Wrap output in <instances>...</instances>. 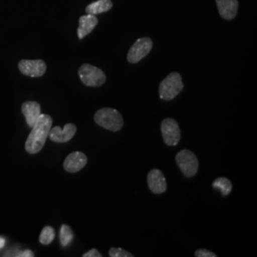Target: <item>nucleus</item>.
Listing matches in <instances>:
<instances>
[{
	"label": "nucleus",
	"instance_id": "aec40b11",
	"mask_svg": "<svg viewBox=\"0 0 257 257\" xmlns=\"http://www.w3.org/2000/svg\"><path fill=\"white\" fill-rule=\"evenodd\" d=\"M194 255L196 257H216L215 253L211 252V251L208 250V249H205V248L196 250Z\"/></svg>",
	"mask_w": 257,
	"mask_h": 257
},
{
	"label": "nucleus",
	"instance_id": "4468645a",
	"mask_svg": "<svg viewBox=\"0 0 257 257\" xmlns=\"http://www.w3.org/2000/svg\"><path fill=\"white\" fill-rule=\"evenodd\" d=\"M98 19L93 16L87 14L86 16H82L79 19V26L77 29V36L79 39H82L88 35H90L93 31V29L97 25Z\"/></svg>",
	"mask_w": 257,
	"mask_h": 257
},
{
	"label": "nucleus",
	"instance_id": "a211bd4d",
	"mask_svg": "<svg viewBox=\"0 0 257 257\" xmlns=\"http://www.w3.org/2000/svg\"><path fill=\"white\" fill-rule=\"evenodd\" d=\"M55 236V232L54 228L51 226H46L45 228H43V230L39 235V242L43 245H49L54 241Z\"/></svg>",
	"mask_w": 257,
	"mask_h": 257
},
{
	"label": "nucleus",
	"instance_id": "0eeeda50",
	"mask_svg": "<svg viewBox=\"0 0 257 257\" xmlns=\"http://www.w3.org/2000/svg\"><path fill=\"white\" fill-rule=\"evenodd\" d=\"M161 132L166 145L176 146L180 140V128L173 118H166L161 123Z\"/></svg>",
	"mask_w": 257,
	"mask_h": 257
},
{
	"label": "nucleus",
	"instance_id": "1a4fd4ad",
	"mask_svg": "<svg viewBox=\"0 0 257 257\" xmlns=\"http://www.w3.org/2000/svg\"><path fill=\"white\" fill-rule=\"evenodd\" d=\"M76 133V126L73 123L66 124L63 128L56 126L51 128L49 132V138L56 143H65L74 138Z\"/></svg>",
	"mask_w": 257,
	"mask_h": 257
},
{
	"label": "nucleus",
	"instance_id": "423d86ee",
	"mask_svg": "<svg viewBox=\"0 0 257 257\" xmlns=\"http://www.w3.org/2000/svg\"><path fill=\"white\" fill-rule=\"evenodd\" d=\"M153 41L149 37L138 38L135 44L128 50L127 59L130 63H138L151 52Z\"/></svg>",
	"mask_w": 257,
	"mask_h": 257
},
{
	"label": "nucleus",
	"instance_id": "6e6552de",
	"mask_svg": "<svg viewBox=\"0 0 257 257\" xmlns=\"http://www.w3.org/2000/svg\"><path fill=\"white\" fill-rule=\"evenodd\" d=\"M19 69L21 74L30 77H40L46 73V63L43 60H20Z\"/></svg>",
	"mask_w": 257,
	"mask_h": 257
},
{
	"label": "nucleus",
	"instance_id": "f257e3e1",
	"mask_svg": "<svg viewBox=\"0 0 257 257\" xmlns=\"http://www.w3.org/2000/svg\"><path fill=\"white\" fill-rule=\"evenodd\" d=\"M53 125V118L49 114H40L37 123L32 127V131L25 143V149L29 154L39 153L46 143L49 132Z\"/></svg>",
	"mask_w": 257,
	"mask_h": 257
},
{
	"label": "nucleus",
	"instance_id": "f3484780",
	"mask_svg": "<svg viewBox=\"0 0 257 257\" xmlns=\"http://www.w3.org/2000/svg\"><path fill=\"white\" fill-rule=\"evenodd\" d=\"M59 235H60V243L63 247L69 246L74 238V232L68 225L61 226Z\"/></svg>",
	"mask_w": 257,
	"mask_h": 257
},
{
	"label": "nucleus",
	"instance_id": "4be33fe9",
	"mask_svg": "<svg viewBox=\"0 0 257 257\" xmlns=\"http://www.w3.org/2000/svg\"><path fill=\"white\" fill-rule=\"evenodd\" d=\"M17 256L34 257L35 256V254H34V252H33L32 250H30V249H26V250H24L23 252H21V254H18Z\"/></svg>",
	"mask_w": 257,
	"mask_h": 257
},
{
	"label": "nucleus",
	"instance_id": "ddd939ff",
	"mask_svg": "<svg viewBox=\"0 0 257 257\" xmlns=\"http://www.w3.org/2000/svg\"><path fill=\"white\" fill-rule=\"evenodd\" d=\"M221 18L227 20L234 19L238 12V0H215Z\"/></svg>",
	"mask_w": 257,
	"mask_h": 257
},
{
	"label": "nucleus",
	"instance_id": "f03ea898",
	"mask_svg": "<svg viewBox=\"0 0 257 257\" xmlns=\"http://www.w3.org/2000/svg\"><path fill=\"white\" fill-rule=\"evenodd\" d=\"M96 124L111 132H117L123 127L124 121L118 110L111 108H103L94 114Z\"/></svg>",
	"mask_w": 257,
	"mask_h": 257
},
{
	"label": "nucleus",
	"instance_id": "7ed1b4c3",
	"mask_svg": "<svg viewBox=\"0 0 257 257\" xmlns=\"http://www.w3.org/2000/svg\"><path fill=\"white\" fill-rule=\"evenodd\" d=\"M182 77L178 73H172L166 77L159 86V97L162 100H173L183 90Z\"/></svg>",
	"mask_w": 257,
	"mask_h": 257
},
{
	"label": "nucleus",
	"instance_id": "f8f14e48",
	"mask_svg": "<svg viewBox=\"0 0 257 257\" xmlns=\"http://www.w3.org/2000/svg\"><path fill=\"white\" fill-rule=\"evenodd\" d=\"M22 112L26 118L28 126L32 128L41 114V108L37 102L26 101L22 104Z\"/></svg>",
	"mask_w": 257,
	"mask_h": 257
},
{
	"label": "nucleus",
	"instance_id": "5701e85b",
	"mask_svg": "<svg viewBox=\"0 0 257 257\" xmlns=\"http://www.w3.org/2000/svg\"><path fill=\"white\" fill-rule=\"evenodd\" d=\"M4 245H5V239L0 237V248H3Z\"/></svg>",
	"mask_w": 257,
	"mask_h": 257
},
{
	"label": "nucleus",
	"instance_id": "20e7f679",
	"mask_svg": "<svg viewBox=\"0 0 257 257\" xmlns=\"http://www.w3.org/2000/svg\"><path fill=\"white\" fill-rule=\"evenodd\" d=\"M78 75L83 84L88 87H100L106 82L104 72L92 65L83 64L78 70Z\"/></svg>",
	"mask_w": 257,
	"mask_h": 257
},
{
	"label": "nucleus",
	"instance_id": "39448f33",
	"mask_svg": "<svg viewBox=\"0 0 257 257\" xmlns=\"http://www.w3.org/2000/svg\"><path fill=\"white\" fill-rule=\"evenodd\" d=\"M176 163L187 177H192L198 171V160L195 155L189 150H182L175 157Z\"/></svg>",
	"mask_w": 257,
	"mask_h": 257
},
{
	"label": "nucleus",
	"instance_id": "dca6fc26",
	"mask_svg": "<svg viewBox=\"0 0 257 257\" xmlns=\"http://www.w3.org/2000/svg\"><path fill=\"white\" fill-rule=\"evenodd\" d=\"M212 187L215 189H219L223 195H228L232 189L230 180L226 177H219L215 179L212 183Z\"/></svg>",
	"mask_w": 257,
	"mask_h": 257
},
{
	"label": "nucleus",
	"instance_id": "2eb2a0df",
	"mask_svg": "<svg viewBox=\"0 0 257 257\" xmlns=\"http://www.w3.org/2000/svg\"><path fill=\"white\" fill-rule=\"evenodd\" d=\"M111 8H112L111 0H97L86 7V13L96 16L102 13L109 12Z\"/></svg>",
	"mask_w": 257,
	"mask_h": 257
},
{
	"label": "nucleus",
	"instance_id": "9b49d317",
	"mask_svg": "<svg viewBox=\"0 0 257 257\" xmlns=\"http://www.w3.org/2000/svg\"><path fill=\"white\" fill-rule=\"evenodd\" d=\"M148 184L152 193L159 194L165 193L167 190V182L165 176L161 171L154 169L148 175Z\"/></svg>",
	"mask_w": 257,
	"mask_h": 257
},
{
	"label": "nucleus",
	"instance_id": "412c9836",
	"mask_svg": "<svg viewBox=\"0 0 257 257\" xmlns=\"http://www.w3.org/2000/svg\"><path fill=\"white\" fill-rule=\"evenodd\" d=\"M101 253L97 250V249H95V248H92L91 250H89V251H87L86 253H84L83 254V257H101Z\"/></svg>",
	"mask_w": 257,
	"mask_h": 257
},
{
	"label": "nucleus",
	"instance_id": "9d476101",
	"mask_svg": "<svg viewBox=\"0 0 257 257\" xmlns=\"http://www.w3.org/2000/svg\"><path fill=\"white\" fill-rule=\"evenodd\" d=\"M87 162L88 158L86 155L81 152H74L66 157L63 167L69 173H77L87 165Z\"/></svg>",
	"mask_w": 257,
	"mask_h": 257
},
{
	"label": "nucleus",
	"instance_id": "6ab92c4d",
	"mask_svg": "<svg viewBox=\"0 0 257 257\" xmlns=\"http://www.w3.org/2000/svg\"><path fill=\"white\" fill-rule=\"evenodd\" d=\"M110 257H133L134 255L123 248H111L109 251Z\"/></svg>",
	"mask_w": 257,
	"mask_h": 257
}]
</instances>
